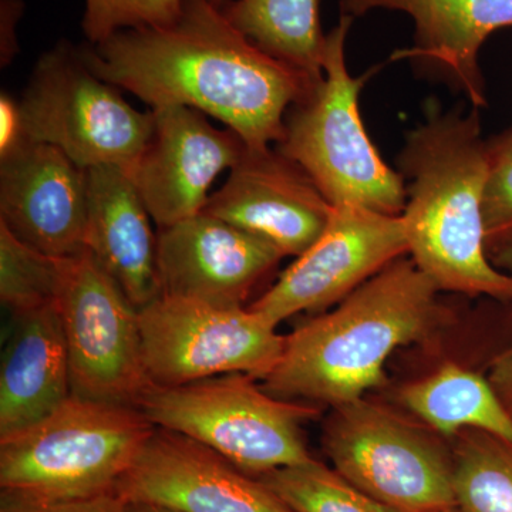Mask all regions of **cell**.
I'll use <instances>...</instances> for the list:
<instances>
[{
    "label": "cell",
    "mask_w": 512,
    "mask_h": 512,
    "mask_svg": "<svg viewBox=\"0 0 512 512\" xmlns=\"http://www.w3.org/2000/svg\"><path fill=\"white\" fill-rule=\"evenodd\" d=\"M234 28L269 56L320 82L326 33L320 0H229L222 8Z\"/></svg>",
    "instance_id": "44dd1931"
},
{
    "label": "cell",
    "mask_w": 512,
    "mask_h": 512,
    "mask_svg": "<svg viewBox=\"0 0 512 512\" xmlns=\"http://www.w3.org/2000/svg\"><path fill=\"white\" fill-rule=\"evenodd\" d=\"M0 164V224L23 244L69 259L86 251V170L50 144L23 141Z\"/></svg>",
    "instance_id": "e0dca14e"
},
{
    "label": "cell",
    "mask_w": 512,
    "mask_h": 512,
    "mask_svg": "<svg viewBox=\"0 0 512 512\" xmlns=\"http://www.w3.org/2000/svg\"><path fill=\"white\" fill-rule=\"evenodd\" d=\"M19 103L2 94L0 99V157L6 156L23 143Z\"/></svg>",
    "instance_id": "f1b7e54d"
},
{
    "label": "cell",
    "mask_w": 512,
    "mask_h": 512,
    "mask_svg": "<svg viewBox=\"0 0 512 512\" xmlns=\"http://www.w3.org/2000/svg\"><path fill=\"white\" fill-rule=\"evenodd\" d=\"M212 3H214L215 6H218V8H224L225 5L229 2V0H211Z\"/></svg>",
    "instance_id": "d6a6232c"
},
{
    "label": "cell",
    "mask_w": 512,
    "mask_h": 512,
    "mask_svg": "<svg viewBox=\"0 0 512 512\" xmlns=\"http://www.w3.org/2000/svg\"><path fill=\"white\" fill-rule=\"evenodd\" d=\"M19 109L23 140L57 147L84 170L130 173L153 131V113L131 107L69 43L40 57Z\"/></svg>",
    "instance_id": "52a82bcc"
},
{
    "label": "cell",
    "mask_w": 512,
    "mask_h": 512,
    "mask_svg": "<svg viewBox=\"0 0 512 512\" xmlns=\"http://www.w3.org/2000/svg\"><path fill=\"white\" fill-rule=\"evenodd\" d=\"M156 426L138 407L72 396L0 439V493L67 500L114 493Z\"/></svg>",
    "instance_id": "5b68a950"
},
{
    "label": "cell",
    "mask_w": 512,
    "mask_h": 512,
    "mask_svg": "<svg viewBox=\"0 0 512 512\" xmlns=\"http://www.w3.org/2000/svg\"><path fill=\"white\" fill-rule=\"evenodd\" d=\"M64 259L20 242L0 224V299L15 313L52 305L59 298Z\"/></svg>",
    "instance_id": "cb8c5ba5"
},
{
    "label": "cell",
    "mask_w": 512,
    "mask_h": 512,
    "mask_svg": "<svg viewBox=\"0 0 512 512\" xmlns=\"http://www.w3.org/2000/svg\"><path fill=\"white\" fill-rule=\"evenodd\" d=\"M487 379L512 417V343L494 357Z\"/></svg>",
    "instance_id": "f546056e"
},
{
    "label": "cell",
    "mask_w": 512,
    "mask_h": 512,
    "mask_svg": "<svg viewBox=\"0 0 512 512\" xmlns=\"http://www.w3.org/2000/svg\"><path fill=\"white\" fill-rule=\"evenodd\" d=\"M126 503L180 512H293L256 477L183 434L156 427L116 485Z\"/></svg>",
    "instance_id": "4fadbf2b"
},
{
    "label": "cell",
    "mask_w": 512,
    "mask_h": 512,
    "mask_svg": "<svg viewBox=\"0 0 512 512\" xmlns=\"http://www.w3.org/2000/svg\"><path fill=\"white\" fill-rule=\"evenodd\" d=\"M123 512H180L164 505L150 503H126Z\"/></svg>",
    "instance_id": "1f68e13d"
},
{
    "label": "cell",
    "mask_w": 512,
    "mask_h": 512,
    "mask_svg": "<svg viewBox=\"0 0 512 512\" xmlns=\"http://www.w3.org/2000/svg\"><path fill=\"white\" fill-rule=\"evenodd\" d=\"M284 258L266 239L204 212L158 229L161 295L245 306Z\"/></svg>",
    "instance_id": "2e32d148"
},
{
    "label": "cell",
    "mask_w": 512,
    "mask_h": 512,
    "mask_svg": "<svg viewBox=\"0 0 512 512\" xmlns=\"http://www.w3.org/2000/svg\"><path fill=\"white\" fill-rule=\"evenodd\" d=\"M202 212L266 239L285 258H298L328 227L333 205L275 147H247Z\"/></svg>",
    "instance_id": "9a60e30c"
},
{
    "label": "cell",
    "mask_w": 512,
    "mask_h": 512,
    "mask_svg": "<svg viewBox=\"0 0 512 512\" xmlns=\"http://www.w3.org/2000/svg\"><path fill=\"white\" fill-rule=\"evenodd\" d=\"M511 130H512V128H511Z\"/></svg>",
    "instance_id": "e575fe53"
},
{
    "label": "cell",
    "mask_w": 512,
    "mask_h": 512,
    "mask_svg": "<svg viewBox=\"0 0 512 512\" xmlns=\"http://www.w3.org/2000/svg\"><path fill=\"white\" fill-rule=\"evenodd\" d=\"M453 450V488L463 512H512V443L460 431Z\"/></svg>",
    "instance_id": "7402d4cb"
},
{
    "label": "cell",
    "mask_w": 512,
    "mask_h": 512,
    "mask_svg": "<svg viewBox=\"0 0 512 512\" xmlns=\"http://www.w3.org/2000/svg\"><path fill=\"white\" fill-rule=\"evenodd\" d=\"M491 262L505 274L512 275V232L487 247Z\"/></svg>",
    "instance_id": "4dcf8cb0"
},
{
    "label": "cell",
    "mask_w": 512,
    "mask_h": 512,
    "mask_svg": "<svg viewBox=\"0 0 512 512\" xmlns=\"http://www.w3.org/2000/svg\"><path fill=\"white\" fill-rule=\"evenodd\" d=\"M86 249L137 309L161 295L157 237L136 184L123 168H87Z\"/></svg>",
    "instance_id": "ac0fdd59"
},
{
    "label": "cell",
    "mask_w": 512,
    "mask_h": 512,
    "mask_svg": "<svg viewBox=\"0 0 512 512\" xmlns=\"http://www.w3.org/2000/svg\"><path fill=\"white\" fill-rule=\"evenodd\" d=\"M478 110H429L407 133L397 157L407 194L404 231L410 258L440 292L512 302V275L487 251V140Z\"/></svg>",
    "instance_id": "7a4b0ae2"
},
{
    "label": "cell",
    "mask_w": 512,
    "mask_h": 512,
    "mask_svg": "<svg viewBox=\"0 0 512 512\" xmlns=\"http://www.w3.org/2000/svg\"><path fill=\"white\" fill-rule=\"evenodd\" d=\"M124 505L126 501L116 491L67 500H36L0 493V512H123Z\"/></svg>",
    "instance_id": "4316f807"
},
{
    "label": "cell",
    "mask_w": 512,
    "mask_h": 512,
    "mask_svg": "<svg viewBox=\"0 0 512 512\" xmlns=\"http://www.w3.org/2000/svg\"><path fill=\"white\" fill-rule=\"evenodd\" d=\"M439 289L412 258L396 259L338 308L286 336L278 365L262 380L272 396L335 407L365 399L386 380L389 357L429 336Z\"/></svg>",
    "instance_id": "3957f363"
},
{
    "label": "cell",
    "mask_w": 512,
    "mask_h": 512,
    "mask_svg": "<svg viewBox=\"0 0 512 512\" xmlns=\"http://www.w3.org/2000/svg\"><path fill=\"white\" fill-rule=\"evenodd\" d=\"M138 409L160 429L190 437L248 476L312 460L303 426L319 407L279 399L244 373L153 387Z\"/></svg>",
    "instance_id": "8992f818"
},
{
    "label": "cell",
    "mask_w": 512,
    "mask_h": 512,
    "mask_svg": "<svg viewBox=\"0 0 512 512\" xmlns=\"http://www.w3.org/2000/svg\"><path fill=\"white\" fill-rule=\"evenodd\" d=\"M151 113L150 140L128 174L161 229L201 214L211 184L238 164L247 144L231 128L211 126L190 107L163 106Z\"/></svg>",
    "instance_id": "7c38bea8"
},
{
    "label": "cell",
    "mask_w": 512,
    "mask_h": 512,
    "mask_svg": "<svg viewBox=\"0 0 512 512\" xmlns=\"http://www.w3.org/2000/svg\"><path fill=\"white\" fill-rule=\"evenodd\" d=\"M72 396L57 302L15 313L0 367V439L32 426Z\"/></svg>",
    "instance_id": "d6986e66"
},
{
    "label": "cell",
    "mask_w": 512,
    "mask_h": 512,
    "mask_svg": "<svg viewBox=\"0 0 512 512\" xmlns=\"http://www.w3.org/2000/svg\"><path fill=\"white\" fill-rule=\"evenodd\" d=\"M483 218L487 247L512 232V130L487 140Z\"/></svg>",
    "instance_id": "484cf974"
},
{
    "label": "cell",
    "mask_w": 512,
    "mask_h": 512,
    "mask_svg": "<svg viewBox=\"0 0 512 512\" xmlns=\"http://www.w3.org/2000/svg\"><path fill=\"white\" fill-rule=\"evenodd\" d=\"M79 50L104 82L151 109L183 106L215 117L249 148L276 146L288 110L319 83L259 49L211 0H183L171 25L123 30Z\"/></svg>",
    "instance_id": "6da1fadb"
},
{
    "label": "cell",
    "mask_w": 512,
    "mask_h": 512,
    "mask_svg": "<svg viewBox=\"0 0 512 512\" xmlns=\"http://www.w3.org/2000/svg\"><path fill=\"white\" fill-rule=\"evenodd\" d=\"M409 254L402 215L333 205L328 227L308 251L248 308L278 328L303 312L340 303L396 259Z\"/></svg>",
    "instance_id": "8fae6325"
},
{
    "label": "cell",
    "mask_w": 512,
    "mask_h": 512,
    "mask_svg": "<svg viewBox=\"0 0 512 512\" xmlns=\"http://www.w3.org/2000/svg\"><path fill=\"white\" fill-rule=\"evenodd\" d=\"M57 308L72 394L138 407L154 387L144 366L138 309L87 249L64 259Z\"/></svg>",
    "instance_id": "30bf717a"
},
{
    "label": "cell",
    "mask_w": 512,
    "mask_h": 512,
    "mask_svg": "<svg viewBox=\"0 0 512 512\" xmlns=\"http://www.w3.org/2000/svg\"><path fill=\"white\" fill-rule=\"evenodd\" d=\"M400 400L430 429L447 437L476 430L512 443V417L487 377L454 362L407 383Z\"/></svg>",
    "instance_id": "ffe728a7"
},
{
    "label": "cell",
    "mask_w": 512,
    "mask_h": 512,
    "mask_svg": "<svg viewBox=\"0 0 512 512\" xmlns=\"http://www.w3.org/2000/svg\"><path fill=\"white\" fill-rule=\"evenodd\" d=\"M339 9L353 19L403 13L413 23L412 45L392 59L463 94L476 109L487 106L480 52L493 33L512 28V0H340Z\"/></svg>",
    "instance_id": "5bb4252c"
},
{
    "label": "cell",
    "mask_w": 512,
    "mask_h": 512,
    "mask_svg": "<svg viewBox=\"0 0 512 512\" xmlns=\"http://www.w3.org/2000/svg\"><path fill=\"white\" fill-rule=\"evenodd\" d=\"M141 346L154 387L244 373L264 380L284 353L286 336L248 306H220L160 295L138 309Z\"/></svg>",
    "instance_id": "9c48e42d"
},
{
    "label": "cell",
    "mask_w": 512,
    "mask_h": 512,
    "mask_svg": "<svg viewBox=\"0 0 512 512\" xmlns=\"http://www.w3.org/2000/svg\"><path fill=\"white\" fill-rule=\"evenodd\" d=\"M322 447L333 468L387 507L436 512L456 507L453 458L402 417L366 399L335 407Z\"/></svg>",
    "instance_id": "ba28073f"
},
{
    "label": "cell",
    "mask_w": 512,
    "mask_h": 512,
    "mask_svg": "<svg viewBox=\"0 0 512 512\" xmlns=\"http://www.w3.org/2000/svg\"><path fill=\"white\" fill-rule=\"evenodd\" d=\"M183 0H84L82 29L90 45L123 30L160 28L180 16Z\"/></svg>",
    "instance_id": "d4e9b609"
},
{
    "label": "cell",
    "mask_w": 512,
    "mask_h": 512,
    "mask_svg": "<svg viewBox=\"0 0 512 512\" xmlns=\"http://www.w3.org/2000/svg\"><path fill=\"white\" fill-rule=\"evenodd\" d=\"M293 512H399L315 458L256 477Z\"/></svg>",
    "instance_id": "603a6c76"
},
{
    "label": "cell",
    "mask_w": 512,
    "mask_h": 512,
    "mask_svg": "<svg viewBox=\"0 0 512 512\" xmlns=\"http://www.w3.org/2000/svg\"><path fill=\"white\" fill-rule=\"evenodd\" d=\"M436 512H463L460 510V508L457 507H450V508H446V510H440V511H436Z\"/></svg>",
    "instance_id": "836d02e7"
},
{
    "label": "cell",
    "mask_w": 512,
    "mask_h": 512,
    "mask_svg": "<svg viewBox=\"0 0 512 512\" xmlns=\"http://www.w3.org/2000/svg\"><path fill=\"white\" fill-rule=\"evenodd\" d=\"M22 0H2L0 5V45H2V64H9L18 53V23L22 18Z\"/></svg>",
    "instance_id": "83f0119b"
},
{
    "label": "cell",
    "mask_w": 512,
    "mask_h": 512,
    "mask_svg": "<svg viewBox=\"0 0 512 512\" xmlns=\"http://www.w3.org/2000/svg\"><path fill=\"white\" fill-rule=\"evenodd\" d=\"M353 22L340 15L326 33L322 80L288 110L275 148L309 175L330 204L399 217L406 207V184L380 156L360 113V94L376 69L353 76L346 62Z\"/></svg>",
    "instance_id": "277c9868"
}]
</instances>
